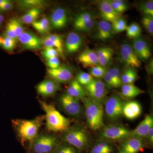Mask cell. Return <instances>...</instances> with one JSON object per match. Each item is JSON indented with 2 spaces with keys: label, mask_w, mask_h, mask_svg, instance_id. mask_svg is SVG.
Here are the masks:
<instances>
[{
  "label": "cell",
  "mask_w": 153,
  "mask_h": 153,
  "mask_svg": "<svg viewBox=\"0 0 153 153\" xmlns=\"http://www.w3.org/2000/svg\"><path fill=\"white\" fill-rule=\"evenodd\" d=\"M58 51L54 48H45L42 52V55L47 59H50L52 57H57L58 55Z\"/></svg>",
  "instance_id": "cell-44"
},
{
  "label": "cell",
  "mask_w": 153,
  "mask_h": 153,
  "mask_svg": "<svg viewBox=\"0 0 153 153\" xmlns=\"http://www.w3.org/2000/svg\"><path fill=\"white\" fill-rule=\"evenodd\" d=\"M144 147L142 139L129 137L124 140L120 146L118 153H138Z\"/></svg>",
  "instance_id": "cell-12"
},
{
  "label": "cell",
  "mask_w": 153,
  "mask_h": 153,
  "mask_svg": "<svg viewBox=\"0 0 153 153\" xmlns=\"http://www.w3.org/2000/svg\"><path fill=\"white\" fill-rule=\"evenodd\" d=\"M13 4L11 1H8L7 2L4 4L0 7V11H6L11 10L13 8Z\"/></svg>",
  "instance_id": "cell-48"
},
{
  "label": "cell",
  "mask_w": 153,
  "mask_h": 153,
  "mask_svg": "<svg viewBox=\"0 0 153 153\" xmlns=\"http://www.w3.org/2000/svg\"><path fill=\"white\" fill-rule=\"evenodd\" d=\"M47 73L55 82L59 83L68 82L72 79L73 75L72 69L66 66H60L55 69L49 68Z\"/></svg>",
  "instance_id": "cell-11"
},
{
  "label": "cell",
  "mask_w": 153,
  "mask_h": 153,
  "mask_svg": "<svg viewBox=\"0 0 153 153\" xmlns=\"http://www.w3.org/2000/svg\"><path fill=\"white\" fill-rule=\"evenodd\" d=\"M153 126V117L151 114L146 115L143 120L133 130L131 131L130 137L142 139L146 136Z\"/></svg>",
  "instance_id": "cell-14"
},
{
  "label": "cell",
  "mask_w": 153,
  "mask_h": 153,
  "mask_svg": "<svg viewBox=\"0 0 153 153\" xmlns=\"http://www.w3.org/2000/svg\"><path fill=\"white\" fill-rule=\"evenodd\" d=\"M137 74L136 71L131 68H129L121 75V80L124 84H133L136 80Z\"/></svg>",
  "instance_id": "cell-31"
},
{
  "label": "cell",
  "mask_w": 153,
  "mask_h": 153,
  "mask_svg": "<svg viewBox=\"0 0 153 153\" xmlns=\"http://www.w3.org/2000/svg\"><path fill=\"white\" fill-rule=\"evenodd\" d=\"M93 18H94L93 15L90 13L85 12V13H82L79 14L75 18L74 25L87 22Z\"/></svg>",
  "instance_id": "cell-43"
},
{
  "label": "cell",
  "mask_w": 153,
  "mask_h": 153,
  "mask_svg": "<svg viewBox=\"0 0 153 153\" xmlns=\"http://www.w3.org/2000/svg\"><path fill=\"white\" fill-rule=\"evenodd\" d=\"M126 35L129 38L136 39L139 38L142 33V30L138 24L136 23H132L128 26L127 28Z\"/></svg>",
  "instance_id": "cell-32"
},
{
  "label": "cell",
  "mask_w": 153,
  "mask_h": 153,
  "mask_svg": "<svg viewBox=\"0 0 153 153\" xmlns=\"http://www.w3.org/2000/svg\"><path fill=\"white\" fill-rule=\"evenodd\" d=\"M4 18L2 15L0 14V26H1V24H2L3 21H4Z\"/></svg>",
  "instance_id": "cell-51"
},
{
  "label": "cell",
  "mask_w": 153,
  "mask_h": 153,
  "mask_svg": "<svg viewBox=\"0 0 153 153\" xmlns=\"http://www.w3.org/2000/svg\"><path fill=\"white\" fill-rule=\"evenodd\" d=\"M60 102L63 109L68 114L77 116L82 113V106L79 100L65 94L61 96Z\"/></svg>",
  "instance_id": "cell-10"
},
{
  "label": "cell",
  "mask_w": 153,
  "mask_h": 153,
  "mask_svg": "<svg viewBox=\"0 0 153 153\" xmlns=\"http://www.w3.org/2000/svg\"><path fill=\"white\" fill-rule=\"evenodd\" d=\"M142 109L140 104L137 101H131L124 104L123 114L129 120H133L141 114Z\"/></svg>",
  "instance_id": "cell-20"
},
{
  "label": "cell",
  "mask_w": 153,
  "mask_h": 153,
  "mask_svg": "<svg viewBox=\"0 0 153 153\" xmlns=\"http://www.w3.org/2000/svg\"><path fill=\"white\" fill-rule=\"evenodd\" d=\"M108 1L113 9L120 15L128 9L127 5L123 1L120 0H110Z\"/></svg>",
  "instance_id": "cell-36"
},
{
  "label": "cell",
  "mask_w": 153,
  "mask_h": 153,
  "mask_svg": "<svg viewBox=\"0 0 153 153\" xmlns=\"http://www.w3.org/2000/svg\"><path fill=\"white\" fill-rule=\"evenodd\" d=\"M144 27L150 34L153 33V18L149 16H145L142 19Z\"/></svg>",
  "instance_id": "cell-41"
},
{
  "label": "cell",
  "mask_w": 153,
  "mask_h": 153,
  "mask_svg": "<svg viewBox=\"0 0 153 153\" xmlns=\"http://www.w3.org/2000/svg\"><path fill=\"white\" fill-rule=\"evenodd\" d=\"M47 64L50 69H55L60 66V61L57 57H54L47 59Z\"/></svg>",
  "instance_id": "cell-46"
},
{
  "label": "cell",
  "mask_w": 153,
  "mask_h": 153,
  "mask_svg": "<svg viewBox=\"0 0 153 153\" xmlns=\"http://www.w3.org/2000/svg\"><path fill=\"white\" fill-rule=\"evenodd\" d=\"M17 41L14 39L5 37L3 38L2 46L5 50L11 51L15 48Z\"/></svg>",
  "instance_id": "cell-42"
},
{
  "label": "cell",
  "mask_w": 153,
  "mask_h": 153,
  "mask_svg": "<svg viewBox=\"0 0 153 153\" xmlns=\"http://www.w3.org/2000/svg\"><path fill=\"white\" fill-rule=\"evenodd\" d=\"M94 25H95V20L94 18H93L87 22L74 25V27L76 30L84 31V32H89L92 30Z\"/></svg>",
  "instance_id": "cell-38"
},
{
  "label": "cell",
  "mask_w": 153,
  "mask_h": 153,
  "mask_svg": "<svg viewBox=\"0 0 153 153\" xmlns=\"http://www.w3.org/2000/svg\"><path fill=\"white\" fill-rule=\"evenodd\" d=\"M44 4L45 1L41 0H24L19 2V6L21 8L24 9L40 8Z\"/></svg>",
  "instance_id": "cell-33"
},
{
  "label": "cell",
  "mask_w": 153,
  "mask_h": 153,
  "mask_svg": "<svg viewBox=\"0 0 153 153\" xmlns=\"http://www.w3.org/2000/svg\"><path fill=\"white\" fill-rule=\"evenodd\" d=\"M18 40L25 49L37 50L41 49L42 47L41 39L32 32L25 31Z\"/></svg>",
  "instance_id": "cell-13"
},
{
  "label": "cell",
  "mask_w": 153,
  "mask_h": 153,
  "mask_svg": "<svg viewBox=\"0 0 153 153\" xmlns=\"http://www.w3.org/2000/svg\"><path fill=\"white\" fill-rule=\"evenodd\" d=\"M41 13V10L39 8L30 9L21 17L20 20L22 23L27 25L32 24L33 22L37 21Z\"/></svg>",
  "instance_id": "cell-28"
},
{
  "label": "cell",
  "mask_w": 153,
  "mask_h": 153,
  "mask_svg": "<svg viewBox=\"0 0 153 153\" xmlns=\"http://www.w3.org/2000/svg\"><path fill=\"white\" fill-rule=\"evenodd\" d=\"M105 85L108 88H117L122 85L119 69L116 67L110 68L104 76Z\"/></svg>",
  "instance_id": "cell-17"
},
{
  "label": "cell",
  "mask_w": 153,
  "mask_h": 153,
  "mask_svg": "<svg viewBox=\"0 0 153 153\" xmlns=\"http://www.w3.org/2000/svg\"><path fill=\"white\" fill-rule=\"evenodd\" d=\"M8 0H0V7H1L4 4L7 2Z\"/></svg>",
  "instance_id": "cell-52"
},
{
  "label": "cell",
  "mask_w": 153,
  "mask_h": 153,
  "mask_svg": "<svg viewBox=\"0 0 153 153\" xmlns=\"http://www.w3.org/2000/svg\"><path fill=\"white\" fill-rule=\"evenodd\" d=\"M58 89V85L54 80L46 79L40 82L37 86L38 93L44 96L54 94Z\"/></svg>",
  "instance_id": "cell-23"
},
{
  "label": "cell",
  "mask_w": 153,
  "mask_h": 153,
  "mask_svg": "<svg viewBox=\"0 0 153 153\" xmlns=\"http://www.w3.org/2000/svg\"><path fill=\"white\" fill-rule=\"evenodd\" d=\"M140 10L145 14V16H153V2L152 1L142 3L139 5Z\"/></svg>",
  "instance_id": "cell-40"
},
{
  "label": "cell",
  "mask_w": 153,
  "mask_h": 153,
  "mask_svg": "<svg viewBox=\"0 0 153 153\" xmlns=\"http://www.w3.org/2000/svg\"><path fill=\"white\" fill-rule=\"evenodd\" d=\"M5 37L14 39L17 41L18 40L16 34L14 33L13 30L12 28V26L10 22H8L6 25L5 32Z\"/></svg>",
  "instance_id": "cell-45"
},
{
  "label": "cell",
  "mask_w": 153,
  "mask_h": 153,
  "mask_svg": "<svg viewBox=\"0 0 153 153\" xmlns=\"http://www.w3.org/2000/svg\"><path fill=\"white\" fill-rule=\"evenodd\" d=\"M100 15L103 20L111 23L120 18L121 15L113 9L108 1H100L98 4Z\"/></svg>",
  "instance_id": "cell-16"
},
{
  "label": "cell",
  "mask_w": 153,
  "mask_h": 153,
  "mask_svg": "<svg viewBox=\"0 0 153 153\" xmlns=\"http://www.w3.org/2000/svg\"><path fill=\"white\" fill-rule=\"evenodd\" d=\"M37 120H17L13 121L19 137L24 141H33L37 137L41 126Z\"/></svg>",
  "instance_id": "cell-3"
},
{
  "label": "cell",
  "mask_w": 153,
  "mask_h": 153,
  "mask_svg": "<svg viewBox=\"0 0 153 153\" xmlns=\"http://www.w3.org/2000/svg\"><path fill=\"white\" fill-rule=\"evenodd\" d=\"M112 34L111 23L105 20H102L98 22L96 32V38L101 41H106L112 37Z\"/></svg>",
  "instance_id": "cell-21"
},
{
  "label": "cell",
  "mask_w": 153,
  "mask_h": 153,
  "mask_svg": "<svg viewBox=\"0 0 153 153\" xmlns=\"http://www.w3.org/2000/svg\"><path fill=\"white\" fill-rule=\"evenodd\" d=\"M42 45L46 48H54L59 53L63 52V40L61 36L57 34H51L41 40Z\"/></svg>",
  "instance_id": "cell-24"
},
{
  "label": "cell",
  "mask_w": 153,
  "mask_h": 153,
  "mask_svg": "<svg viewBox=\"0 0 153 153\" xmlns=\"http://www.w3.org/2000/svg\"><path fill=\"white\" fill-rule=\"evenodd\" d=\"M96 52L98 57L99 65L107 67L111 63L114 55L112 49L109 47H100Z\"/></svg>",
  "instance_id": "cell-25"
},
{
  "label": "cell",
  "mask_w": 153,
  "mask_h": 153,
  "mask_svg": "<svg viewBox=\"0 0 153 153\" xmlns=\"http://www.w3.org/2000/svg\"><path fill=\"white\" fill-rule=\"evenodd\" d=\"M120 58L126 66L133 68H139L142 65L141 62L134 51L132 46L124 44L120 49Z\"/></svg>",
  "instance_id": "cell-9"
},
{
  "label": "cell",
  "mask_w": 153,
  "mask_h": 153,
  "mask_svg": "<svg viewBox=\"0 0 153 153\" xmlns=\"http://www.w3.org/2000/svg\"><path fill=\"white\" fill-rule=\"evenodd\" d=\"M113 33H120L126 31L128 27L126 22L125 19L119 18L111 23Z\"/></svg>",
  "instance_id": "cell-35"
},
{
  "label": "cell",
  "mask_w": 153,
  "mask_h": 153,
  "mask_svg": "<svg viewBox=\"0 0 153 153\" xmlns=\"http://www.w3.org/2000/svg\"><path fill=\"white\" fill-rule=\"evenodd\" d=\"M144 93V91L133 84H124L122 86L121 94L124 98L126 99H131Z\"/></svg>",
  "instance_id": "cell-27"
},
{
  "label": "cell",
  "mask_w": 153,
  "mask_h": 153,
  "mask_svg": "<svg viewBox=\"0 0 153 153\" xmlns=\"http://www.w3.org/2000/svg\"><path fill=\"white\" fill-rule=\"evenodd\" d=\"M149 71L151 73V74H152L153 73V62L152 60V62H151L150 63V65H149Z\"/></svg>",
  "instance_id": "cell-50"
},
{
  "label": "cell",
  "mask_w": 153,
  "mask_h": 153,
  "mask_svg": "<svg viewBox=\"0 0 153 153\" xmlns=\"http://www.w3.org/2000/svg\"><path fill=\"white\" fill-rule=\"evenodd\" d=\"M86 94L91 99L102 104L106 96V85L100 79H94L88 85L84 86Z\"/></svg>",
  "instance_id": "cell-6"
},
{
  "label": "cell",
  "mask_w": 153,
  "mask_h": 153,
  "mask_svg": "<svg viewBox=\"0 0 153 153\" xmlns=\"http://www.w3.org/2000/svg\"><path fill=\"white\" fill-rule=\"evenodd\" d=\"M85 108L88 124L93 130L101 128L104 125V109L102 104L96 102L88 97L82 100Z\"/></svg>",
  "instance_id": "cell-2"
},
{
  "label": "cell",
  "mask_w": 153,
  "mask_h": 153,
  "mask_svg": "<svg viewBox=\"0 0 153 153\" xmlns=\"http://www.w3.org/2000/svg\"><path fill=\"white\" fill-rule=\"evenodd\" d=\"M130 131L125 127L119 125L105 127L100 134V140L106 141H123L130 137Z\"/></svg>",
  "instance_id": "cell-5"
},
{
  "label": "cell",
  "mask_w": 153,
  "mask_h": 153,
  "mask_svg": "<svg viewBox=\"0 0 153 153\" xmlns=\"http://www.w3.org/2000/svg\"><path fill=\"white\" fill-rule=\"evenodd\" d=\"M132 46L140 60H148L152 56L150 49L147 43L141 38L134 39Z\"/></svg>",
  "instance_id": "cell-19"
},
{
  "label": "cell",
  "mask_w": 153,
  "mask_h": 153,
  "mask_svg": "<svg viewBox=\"0 0 153 153\" xmlns=\"http://www.w3.org/2000/svg\"><path fill=\"white\" fill-rule=\"evenodd\" d=\"M145 137H146L148 141L150 143L151 145H152L153 143V127H152L149 130L146 136Z\"/></svg>",
  "instance_id": "cell-49"
},
{
  "label": "cell",
  "mask_w": 153,
  "mask_h": 153,
  "mask_svg": "<svg viewBox=\"0 0 153 153\" xmlns=\"http://www.w3.org/2000/svg\"><path fill=\"white\" fill-rule=\"evenodd\" d=\"M66 94L78 100H82L85 98L86 94L85 89L76 79H74L71 81L67 88Z\"/></svg>",
  "instance_id": "cell-26"
},
{
  "label": "cell",
  "mask_w": 153,
  "mask_h": 153,
  "mask_svg": "<svg viewBox=\"0 0 153 153\" xmlns=\"http://www.w3.org/2000/svg\"><path fill=\"white\" fill-rule=\"evenodd\" d=\"M82 42V38L78 34L74 32L69 33L65 43L66 51L71 54L77 52L81 47Z\"/></svg>",
  "instance_id": "cell-22"
},
{
  "label": "cell",
  "mask_w": 153,
  "mask_h": 153,
  "mask_svg": "<svg viewBox=\"0 0 153 153\" xmlns=\"http://www.w3.org/2000/svg\"><path fill=\"white\" fill-rule=\"evenodd\" d=\"M113 148L106 141L100 140L92 148L91 153H113Z\"/></svg>",
  "instance_id": "cell-29"
},
{
  "label": "cell",
  "mask_w": 153,
  "mask_h": 153,
  "mask_svg": "<svg viewBox=\"0 0 153 153\" xmlns=\"http://www.w3.org/2000/svg\"><path fill=\"white\" fill-rule=\"evenodd\" d=\"M3 38L1 36H0V45H1L2 44Z\"/></svg>",
  "instance_id": "cell-53"
},
{
  "label": "cell",
  "mask_w": 153,
  "mask_h": 153,
  "mask_svg": "<svg viewBox=\"0 0 153 153\" xmlns=\"http://www.w3.org/2000/svg\"><path fill=\"white\" fill-rule=\"evenodd\" d=\"M68 21L67 12L63 8H57L53 11L50 17V26L53 29H60L64 27Z\"/></svg>",
  "instance_id": "cell-15"
},
{
  "label": "cell",
  "mask_w": 153,
  "mask_h": 153,
  "mask_svg": "<svg viewBox=\"0 0 153 153\" xmlns=\"http://www.w3.org/2000/svg\"><path fill=\"white\" fill-rule=\"evenodd\" d=\"M41 107L46 114L47 128L54 132L66 131L70 126V121L61 114L52 105L40 101Z\"/></svg>",
  "instance_id": "cell-1"
},
{
  "label": "cell",
  "mask_w": 153,
  "mask_h": 153,
  "mask_svg": "<svg viewBox=\"0 0 153 153\" xmlns=\"http://www.w3.org/2000/svg\"><path fill=\"white\" fill-rule=\"evenodd\" d=\"M93 79L91 74L82 71L77 74L76 80L82 86H85L89 84Z\"/></svg>",
  "instance_id": "cell-37"
},
{
  "label": "cell",
  "mask_w": 153,
  "mask_h": 153,
  "mask_svg": "<svg viewBox=\"0 0 153 153\" xmlns=\"http://www.w3.org/2000/svg\"><path fill=\"white\" fill-rule=\"evenodd\" d=\"M56 153H76V152L72 147L63 146L58 149Z\"/></svg>",
  "instance_id": "cell-47"
},
{
  "label": "cell",
  "mask_w": 153,
  "mask_h": 153,
  "mask_svg": "<svg viewBox=\"0 0 153 153\" xmlns=\"http://www.w3.org/2000/svg\"><path fill=\"white\" fill-rule=\"evenodd\" d=\"M33 27L41 33H47L50 30V22L47 18H42L39 21H36L32 24Z\"/></svg>",
  "instance_id": "cell-30"
},
{
  "label": "cell",
  "mask_w": 153,
  "mask_h": 153,
  "mask_svg": "<svg viewBox=\"0 0 153 153\" xmlns=\"http://www.w3.org/2000/svg\"><path fill=\"white\" fill-rule=\"evenodd\" d=\"M57 143V138L49 135L36 137L33 140V148L36 153H49Z\"/></svg>",
  "instance_id": "cell-8"
},
{
  "label": "cell",
  "mask_w": 153,
  "mask_h": 153,
  "mask_svg": "<svg viewBox=\"0 0 153 153\" xmlns=\"http://www.w3.org/2000/svg\"><path fill=\"white\" fill-rule=\"evenodd\" d=\"M107 70V67L98 65L91 67L90 69V74L92 76L97 78H102L104 77Z\"/></svg>",
  "instance_id": "cell-39"
},
{
  "label": "cell",
  "mask_w": 153,
  "mask_h": 153,
  "mask_svg": "<svg viewBox=\"0 0 153 153\" xmlns=\"http://www.w3.org/2000/svg\"><path fill=\"white\" fill-rule=\"evenodd\" d=\"M123 102L119 96L113 94L107 100L105 106L106 116L111 120H116L123 114Z\"/></svg>",
  "instance_id": "cell-7"
},
{
  "label": "cell",
  "mask_w": 153,
  "mask_h": 153,
  "mask_svg": "<svg viewBox=\"0 0 153 153\" xmlns=\"http://www.w3.org/2000/svg\"><path fill=\"white\" fill-rule=\"evenodd\" d=\"M79 63L85 67H91L99 65L98 57L96 52L90 49H85L77 57Z\"/></svg>",
  "instance_id": "cell-18"
},
{
  "label": "cell",
  "mask_w": 153,
  "mask_h": 153,
  "mask_svg": "<svg viewBox=\"0 0 153 153\" xmlns=\"http://www.w3.org/2000/svg\"><path fill=\"white\" fill-rule=\"evenodd\" d=\"M63 139L66 143L80 150H84L89 146V138L86 131L79 127L68 129Z\"/></svg>",
  "instance_id": "cell-4"
},
{
  "label": "cell",
  "mask_w": 153,
  "mask_h": 153,
  "mask_svg": "<svg viewBox=\"0 0 153 153\" xmlns=\"http://www.w3.org/2000/svg\"><path fill=\"white\" fill-rule=\"evenodd\" d=\"M9 22L13 28L17 38H19L25 32V27L21 20L16 18H12Z\"/></svg>",
  "instance_id": "cell-34"
}]
</instances>
